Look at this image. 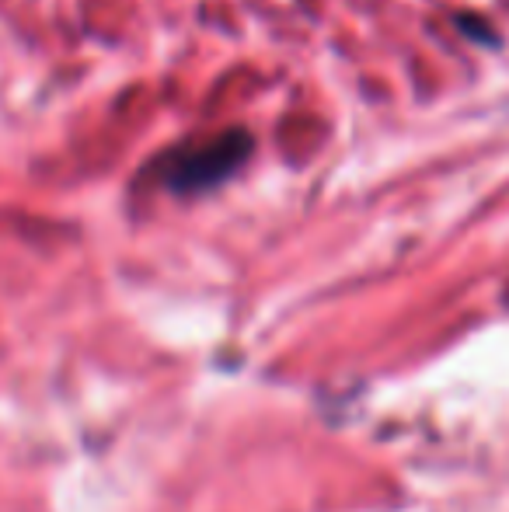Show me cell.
Segmentation results:
<instances>
[{
  "label": "cell",
  "mask_w": 509,
  "mask_h": 512,
  "mask_svg": "<svg viewBox=\"0 0 509 512\" xmlns=\"http://www.w3.org/2000/svg\"><path fill=\"white\" fill-rule=\"evenodd\" d=\"M255 140L248 129H224L206 140L185 143L150 164V175L175 196H203V192L224 185L248 164Z\"/></svg>",
  "instance_id": "obj_1"
}]
</instances>
